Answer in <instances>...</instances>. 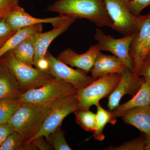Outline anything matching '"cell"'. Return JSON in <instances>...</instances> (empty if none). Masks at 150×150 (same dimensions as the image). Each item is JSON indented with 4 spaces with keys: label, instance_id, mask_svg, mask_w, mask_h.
<instances>
[{
    "label": "cell",
    "instance_id": "obj_4",
    "mask_svg": "<svg viewBox=\"0 0 150 150\" xmlns=\"http://www.w3.org/2000/svg\"><path fill=\"white\" fill-rule=\"evenodd\" d=\"M77 90L71 84L55 78L40 87L22 93L18 98L21 103L49 107L56 100L76 94Z\"/></svg>",
    "mask_w": 150,
    "mask_h": 150
},
{
    "label": "cell",
    "instance_id": "obj_6",
    "mask_svg": "<svg viewBox=\"0 0 150 150\" xmlns=\"http://www.w3.org/2000/svg\"><path fill=\"white\" fill-rule=\"evenodd\" d=\"M132 0H105L108 15L113 23L112 29L123 35L136 33L144 16H136L129 10Z\"/></svg>",
    "mask_w": 150,
    "mask_h": 150
},
{
    "label": "cell",
    "instance_id": "obj_34",
    "mask_svg": "<svg viewBox=\"0 0 150 150\" xmlns=\"http://www.w3.org/2000/svg\"><path fill=\"white\" fill-rule=\"evenodd\" d=\"M49 63L46 58H42L39 59L36 63L35 68L40 69L43 71H48L49 70Z\"/></svg>",
    "mask_w": 150,
    "mask_h": 150
},
{
    "label": "cell",
    "instance_id": "obj_19",
    "mask_svg": "<svg viewBox=\"0 0 150 150\" xmlns=\"http://www.w3.org/2000/svg\"><path fill=\"white\" fill-rule=\"evenodd\" d=\"M42 23L26 26L18 30L5 43L0 49V58L5 54L11 50H14L25 39L35 33L42 32Z\"/></svg>",
    "mask_w": 150,
    "mask_h": 150
},
{
    "label": "cell",
    "instance_id": "obj_3",
    "mask_svg": "<svg viewBox=\"0 0 150 150\" xmlns=\"http://www.w3.org/2000/svg\"><path fill=\"white\" fill-rule=\"evenodd\" d=\"M0 61L9 68L23 93L40 87L55 78L49 70L43 71L22 63L17 59L13 50L4 54Z\"/></svg>",
    "mask_w": 150,
    "mask_h": 150
},
{
    "label": "cell",
    "instance_id": "obj_20",
    "mask_svg": "<svg viewBox=\"0 0 150 150\" xmlns=\"http://www.w3.org/2000/svg\"><path fill=\"white\" fill-rule=\"evenodd\" d=\"M96 105L97 108L96 128L92 137H93L95 140L102 141L105 138L103 134L105 126L108 123L113 125L112 113L110 110L104 109L99 103Z\"/></svg>",
    "mask_w": 150,
    "mask_h": 150
},
{
    "label": "cell",
    "instance_id": "obj_9",
    "mask_svg": "<svg viewBox=\"0 0 150 150\" xmlns=\"http://www.w3.org/2000/svg\"><path fill=\"white\" fill-rule=\"evenodd\" d=\"M45 58L49 63V71L54 77L62 80L79 90L87 86L96 80L81 69H74L54 57L47 51Z\"/></svg>",
    "mask_w": 150,
    "mask_h": 150
},
{
    "label": "cell",
    "instance_id": "obj_25",
    "mask_svg": "<svg viewBox=\"0 0 150 150\" xmlns=\"http://www.w3.org/2000/svg\"><path fill=\"white\" fill-rule=\"evenodd\" d=\"M65 131L60 126L45 138L54 150H71L65 139Z\"/></svg>",
    "mask_w": 150,
    "mask_h": 150
},
{
    "label": "cell",
    "instance_id": "obj_14",
    "mask_svg": "<svg viewBox=\"0 0 150 150\" xmlns=\"http://www.w3.org/2000/svg\"><path fill=\"white\" fill-rule=\"evenodd\" d=\"M150 32V12L144 16L140 25L139 31L133 38L130 45V56L134 64L133 72L136 74L144 62L143 50Z\"/></svg>",
    "mask_w": 150,
    "mask_h": 150
},
{
    "label": "cell",
    "instance_id": "obj_17",
    "mask_svg": "<svg viewBox=\"0 0 150 150\" xmlns=\"http://www.w3.org/2000/svg\"><path fill=\"white\" fill-rule=\"evenodd\" d=\"M22 93L9 68L0 61V99L18 98Z\"/></svg>",
    "mask_w": 150,
    "mask_h": 150
},
{
    "label": "cell",
    "instance_id": "obj_8",
    "mask_svg": "<svg viewBox=\"0 0 150 150\" xmlns=\"http://www.w3.org/2000/svg\"><path fill=\"white\" fill-rule=\"evenodd\" d=\"M138 32L123 35L119 38L106 35L99 28H96L94 39L100 51H108L118 57L124 63L126 69L133 72L134 64L130 56V47L133 38Z\"/></svg>",
    "mask_w": 150,
    "mask_h": 150
},
{
    "label": "cell",
    "instance_id": "obj_36",
    "mask_svg": "<svg viewBox=\"0 0 150 150\" xmlns=\"http://www.w3.org/2000/svg\"></svg>",
    "mask_w": 150,
    "mask_h": 150
},
{
    "label": "cell",
    "instance_id": "obj_32",
    "mask_svg": "<svg viewBox=\"0 0 150 150\" xmlns=\"http://www.w3.org/2000/svg\"><path fill=\"white\" fill-rule=\"evenodd\" d=\"M14 131L12 126L8 123L0 124V146Z\"/></svg>",
    "mask_w": 150,
    "mask_h": 150
},
{
    "label": "cell",
    "instance_id": "obj_35",
    "mask_svg": "<svg viewBox=\"0 0 150 150\" xmlns=\"http://www.w3.org/2000/svg\"><path fill=\"white\" fill-rule=\"evenodd\" d=\"M146 136L147 139V143L145 150H150V135H146Z\"/></svg>",
    "mask_w": 150,
    "mask_h": 150
},
{
    "label": "cell",
    "instance_id": "obj_33",
    "mask_svg": "<svg viewBox=\"0 0 150 150\" xmlns=\"http://www.w3.org/2000/svg\"><path fill=\"white\" fill-rule=\"evenodd\" d=\"M150 58V32L148 34L143 50V58L144 61L146 59Z\"/></svg>",
    "mask_w": 150,
    "mask_h": 150
},
{
    "label": "cell",
    "instance_id": "obj_11",
    "mask_svg": "<svg viewBox=\"0 0 150 150\" xmlns=\"http://www.w3.org/2000/svg\"><path fill=\"white\" fill-rule=\"evenodd\" d=\"M77 18L69 17L58 27L45 33H38L30 36L35 50L33 66L35 67L39 59L45 57L48 48L51 43L59 35L66 32Z\"/></svg>",
    "mask_w": 150,
    "mask_h": 150
},
{
    "label": "cell",
    "instance_id": "obj_31",
    "mask_svg": "<svg viewBox=\"0 0 150 150\" xmlns=\"http://www.w3.org/2000/svg\"><path fill=\"white\" fill-rule=\"evenodd\" d=\"M45 137L43 136L38 137L31 141L34 146L37 150H51L53 149L51 145L46 142Z\"/></svg>",
    "mask_w": 150,
    "mask_h": 150
},
{
    "label": "cell",
    "instance_id": "obj_26",
    "mask_svg": "<svg viewBox=\"0 0 150 150\" xmlns=\"http://www.w3.org/2000/svg\"><path fill=\"white\" fill-rule=\"evenodd\" d=\"M147 143L146 135L143 134L139 138L125 142L117 146H109L105 150H145Z\"/></svg>",
    "mask_w": 150,
    "mask_h": 150
},
{
    "label": "cell",
    "instance_id": "obj_21",
    "mask_svg": "<svg viewBox=\"0 0 150 150\" xmlns=\"http://www.w3.org/2000/svg\"><path fill=\"white\" fill-rule=\"evenodd\" d=\"M37 150L31 142L28 143L23 137L14 131L3 142L0 150Z\"/></svg>",
    "mask_w": 150,
    "mask_h": 150
},
{
    "label": "cell",
    "instance_id": "obj_1",
    "mask_svg": "<svg viewBox=\"0 0 150 150\" xmlns=\"http://www.w3.org/2000/svg\"><path fill=\"white\" fill-rule=\"evenodd\" d=\"M47 11L69 17L86 19L99 28H112L113 26L105 0H59L50 5Z\"/></svg>",
    "mask_w": 150,
    "mask_h": 150
},
{
    "label": "cell",
    "instance_id": "obj_12",
    "mask_svg": "<svg viewBox=\"0 0 150 150\" xmlns=\"http://www.w3.org/2000/svg\"><path fill=\"white\" fill-rule=\"evenodd\" d=\"M64 15L59 14L55 17L40 18L31 16L23 7L11 13L6 18L9 27L15 31L26 26L40 23H50L54 28L58 27L68 18Z\"/></svg>",
    "mask_w": 150,
    "mask_h": 150
},
{
    "label": "cell",
    "instance_id": "obj_16",
    "mask_svg": "<svg viewBox=\"0 0 150 150\" xmlns=\"http://www.w3.org/2000/svg\"><path fill=\"white\" fill-rule=\"evenodd\" d=\"M124 123L136 127L143 134L150 135V105L132 107L122 113Z\"/></svg>",
    "mask_w": 150,
    "mask_h": 150
},
{
    "label": "cell",
    "instance_id": "obj_27",
    "mask_svg": "<svg viewBox=\"0 0 150 150\" xmlns=\"http://www.w3.org/2000/svg\"><path fill=\"white\" fill-rule=\"evenodd\" d=\"M21 7L18 0H0V21Z\"/></svg>",
    "mask_w": 150,
    "mask_h": 150
},
{
    "label": "cell",
    "instance_id": "obj_2",
    "mask_svg": "<svg viewBox=\"0 0 150 150\" xmlns=\"http://www.w3.org/2000/svg\"><path fill=\"white\" fill-rule=\"evenodd\" d=\"M48 110L46 106L21 103L8 123L30 143L40 131Z\"/></svg>",
    "mask_w": 150,
    "mask_h": 150
},
{
    "label": "cell",
    "instance_id": "obj_22",
    "mask_svg": "<svg viewBox=\"0 0 150 150\" xmlns=\"http://www.w3.org/2000/svg\"><path fill=\"white\" fill-rule=\"evenodd\" d=\"M13 51L19 61L25 64L33 67L35 50L30 37L23 40Z\"/></svg>",
    "mask_w": 150,
    "mask_h": 150
},
{
    "label": "cell",
    "instance_id": "obj_10",
    "mask_svg": "<svg viewBox=\"0 0 150 150\" xmlns=\"http://www.w3.org/2000/svg\"><path fill=\"white\" fill-rule=\"evenodd\" d=\"M145 82L144 78L126 68L121 74L118 85L108 96L107 107L109 110L112 111L118 106L124 96L129 95L134 97Z\"/></svg>",
    "mask_w": 150,
    "mask_h": 150
},
{
    "label": "cell",
    "instance_id": "obj_5",
    "mask_svg": "<svg viewBox=\"0 0 150 150\" xmlns=\"http://www.w3.org/2000/svg\"><path fill=\"white\" fill-rule=\"evenodd\" d=\"M121 75L115 73L101 76L84 88L78 90L75 94L79 102L78 110L89 109L109 96L118 85Z\"/></svg>",
    "mask_w": 150,
    "mask_h": 150
},
{
    "label": "cell",
    "instance_id": "obj_28",
    "mask_svg": "<svg viewBox=\"0 0 150 150\" xmlns=\"http://www.w3.org/2000/svg\"><path fill=\"white\" fill-rule=\"evenodd\" d=\"M16 31L9 27L6 19L0 21V49Z\"/></svg>",
    "mask_w": 150,
    "mask_h": 150
},
{
    "label": "cell",
    "instance_id": "obj_23",
    "mask_svg": "<svg viewBox=\"0 0 150 150\" xmlns=\"http://www.w3.org/2000/svg\"><path fill=\"white\" fill-rule=\"evenodd\" d=\"M21 103L18 98L0 99V124L8 123Z\"/></svg>",
    "mask_w": 150,
    "mask_h": 150
},
{
    "label": "cell",
    "instance_id": "obj_7",
    "mask_svg": "<svg viewBox=\"0 0 150 150\" xmlns=\"http://www.w3.org/2000/svg\"><path fill=\"white\" fill-rule=\"evenodd\" d=\"M78 104L75 94L59 98L52 102L48 107V114L40 131L33 139L41 136L45 138L61 126L67 115L78 110Z\"/></svg>",
    "mask_w": 150,
    "mask_h": 150
},
{
    "label": "cell",
    "instance_id": "obj_18",
    "mask_svg": "<svg viewBox=\"0 0 150 150\" xmlns=\"http://www.w3.org/2000/svg\"><path fill=\"white\" fill-rule=\"evenodd\" d=\"M146 105H150V81H145L132 99L125 103L119 105L111 111L113 125L116 123V118L121 117V114L127 109L136 106Z\"/></svg>",
    "mask_w": 150,
    "mask_h": 150
},
{
    "label": "cell",
    "instance_id": "obj_24",
    "mask_svg": "<svg viewBox=\"0 0 150 150\" xmlns=\"http://www.w3.org/2000/svg\"><path fill=\"white\" fill-rule=\"evenodd\" d=\"M76 122L84 131L93 132L95 130L96 114L89 109L77 110L74 112Z\"/></svg>",
    "mask_w": 150,
    "mask_h": 150
},
{
    "label": "cell",
    "instance_id": "obj_30",
    "mask_svg": "<svg viewBox=\"0 0 150 150\" xmlns=\"http://www.w3.org/2000/svg\"><path fill=\"white\" fill-rule=\"evenodd\" d=\"M136 74L142 77L145 81H150V58L145 59L142 63Z\"/></svg>",
    "mask_w": 150,
    "mask_h": 150
},
{
    "label": "cell",
    "instance_id": "obj_29",
    "mask_svg": "<svg viewBox=\"0 0 150 150\" xmlns=\"http://www.w3.org/2000/svg\"><path fill=\"white\" fill-rule=\"evenodd\" d=\"M150 6V0H132L128 4L130 12L136 16H139L142 11Z\"/></svg>",
    "mask_w": 150,
    "mask_h": 150
},
{
    "label": "cell",
    "instance_id": "obj_13",
    "mask_svg": "<svg viewBox=\"0 0 150 150\" xmlns=\"http://www.w3.org/2000/svg\"><path fill=\"white\" fill-rule=\"evenodd\" d=\"M100 52L96 44L92 45L82 54H78L72 49L67 48L59 54L57 59L68 66L81 69L88 74Z\"/></svg>",
    "mask_w": 150,
    "mask_h": 150
},
{
    "label": "cell",
    "instance_id": "obj_15",
    "mask_svg": "<svg viewBox=\"0 0 150 150\" xmlns=\"http://www.w3.org/2000/svg\"><path fill=\"white\" fill-rule=\"evenodd\" d=\"M126 69L124 63L118 57L103 54L100 51L90 72L92 76L97 79L108 74H121Z\"/></svg>",
    "mask_w": 150,
    "mask_h": 150
}]
</instances>
